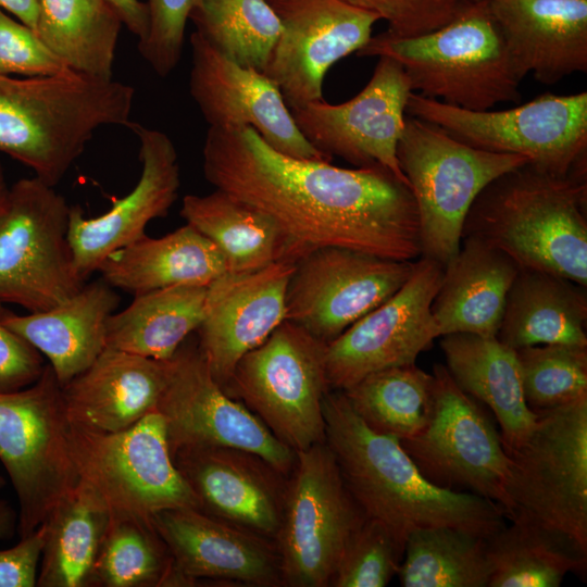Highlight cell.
Listing matches in <instances>:
<instances>
[{
  "label": "cell",
  "instance_id": "f6af8a7d",
  "mask_svg": "<svg viewBox=\"0 0 587 587\" xmlns=\"http://www.w3.org/2000/svg\"><path fill=\"white\" fill-rule=\"evenodd\" d=\"M388 23L389 35L414 37L452 21L470 0H344Z\"/></svg>",
  "mask_w": 587,
  "mask_h": 587
},
{
  "label": "cell",
  "instance_id": "603a6c76",
  "mask_svg": "<svg viewBox=\"0 0 587 587\" xmlns=\"http://www.w3.org/2000/svg\"><path fill=\"white\" fill-rule=\"evenodd\" d=\"M152 523L173 560L168 586L201 578L283 585L278 550L268 538L196 508L161 511Z\"/></svg>",
  "mask_w": 587,
  "mask_h": 587
},
{
  "label": "cell",
  "instance_id": "7402d4cb",
  "mask_svg": "<svg viewBox=\"0 0 587 587\" xmlns=\"http://www.w3.org/2000/svg\"><path fill=\"white\" fill-rule=\"evenodd\" d=\"M295 262L250 272H225L207 287L198 348L225 389L237 362L286 320V291Z\"/></svg>",
  "mask_w": 587,
  "mask_h": 587
},
{
  "label": "cell",
  "instance_id": "52a82bcc",
  "mask_svg": "<svg viewBox=\"0 0 587 587\" xmlns=\"http://www.w3.org/2000/svg\"><path fill=\"white\" fill-rule=\"evenodd\" d=\"M534 412L526 439L508 453L507 519H528L587 553V395Z\"/></svg>",
  "mask_w": 587,
  "mask_h": 587
},
{
  "label": "cell",
  "instance_id": "5b68a950",
  "mask_svg": "<svg viewBox=\"0 0 587 587\" xmlns=\"http://www.w3.org/2000/svg\"><path fill=\"white\" fill-rule=\"evenodd\" d=\"M358 57H388L404 70L413 91L471 111L519 102L517 76L487 0H470L442 27L414 37L372 36Z\"/></svg>",
  "mask_w": 587,
  "mask_h": 587
},
{
  "label": "cell",
  "instance_id": "30bf717a",
  "mask_svg": "<svg viewBox=\"0 0 587 587\" xmlns=\"http://www.w3.org/2000/svg\"><path fill=\"white\" fill-rule=\"evenodd\" d=\"M72 457L79 478L92 487L111 513L151 520L161 511L200 509L177 470L158 410L120 432L71 424Z\"/></svg>",
  "mask_w": 587,
  "mask_h": 587
},
{
  "label": "cell",
  "instance_id": "681fc988",
  "mask_svg": "<svg viewBox=\"0 0 587 587\" xmlns=\"http://www.w3.org/2000/svg\"><path fill=\"white\" fill-rule=\"evenodd\" d=\"M39 0H0V9L30 27L37 25ZM36 33V32H35Z\"/></svg>",
  "mask_w": 587,
  "mask_h": 587
},
{
  "label": "cell",
  "instance_id": "1f68e13d",
  "mask_svg": "<svg viewBox=\"0 0 587 587\" xmlns=\"http://www.w3.org/2000/svg\"><path fill=\"white\" fill-rule=\"evenodd\" d=\"M179 213L218 248L229 272L255 271L280 260L295 262L274 221L225 191L186 195Z\"/></svg>",
  "mask_w": 587,
  "mask_h": 587
},
{
  "label": "cell",
  "instance_id": "cb8c5ba5",
  "mask_svg": "<svg viewBox=\"0 0 587 587\" xmlns=\"http://www.w3.org/2000/svg\"><path fill=\"white\" fill-rule=\"evenodd\" d=\"M172 458L203 512L276 540L288 476L261 457L236 448L188 447Z\"/></svg>",
  "mask_w": 587,
  "mask_h": 587
},
{
  "label": "cell",
  "instance_id": "ac0fdd59",
  "mask_svg": "<svg viewBox=\"0 0 587 587\" xmlns=\"http://www.w3.org/2000/svg\"><path fill=\"white\" fill-rule=\"evenodd\" d=\"M412 91L402 66L378 57L372 77L355 97L339 104L315 100L290 112L302 136L320 152L355 167L382 165L409 184L398 163L397 145Z\"/></svg>",
  "mask_w": 587,
  "mask_h": 587
},
{
  "label": "cell",
  "instance_id": "8fae6325",
  "mask_svg": "<svg viewBox=\"0 0 587 587\" xmlns=\"http://www.w3.org/2000/svg\"><path fill=\"white\" fill-rule=\"evenodd\" d=\"M70 211L66 199L36 176L10 187L0 213L1 303L45 311L84 286L68 241Z\"/></svg>",
  "mask_w": 587,
  "mask_h": 587
},
{
  "label": "cell",
  "instance_id": "816d5d0a",
  "mask_svg": "<svg viewBox=\"0 0 587 587\" xmlns=\"http://www.w3.org/2000/svg\"><path fill=\"white\" fill-rule=\"evenodd\" d=\"M9 190H10V187L8 186V183H7V179H5V174H4L3 167H2V165L0 163V213L2 212V210H3L4 205H5L8 195H9Z\"/></svg>",
  "mask_w": 587,
  "mask_h": 587
},
{
  "label": "cell",
  "instance_id": "c3c4849f",
  "mask_svg": "<svg viewBox=\"0 0 587 587\" xmlns=\"http://www.w3.org/2000/svg\"><path fill=\"white\" fill-rule=\"evenodd\" d=\"M117 13L122 23L141 41L149 27V13L146 2L140 0H105Z\"/></svg>",
  "mask_w": 587,
  "mask_h": 587
},
{
  "label": "cell",
  "instance_id": "f5cc1de1",
  "mask_svg": "<svg viewBox=\"0 0 587 587\" xmlns=\"http://www.w3.org/2000/svg\"><path fill=\"white\" fill-rule=\"evenodd\" d=\"M7 485V480L5 478L3 477V475L0 473V490L2 488H4V486Z\"/></svg>",
  "mask_w": 587,
  "mask_h": 587
},
{
  "label": "cell",
  "instance_id": "bcb514c9",
  "mask_svg": "<svg viewBox=\"0 0 587 587\" xmlns=\"http://www.w3.org/2000/svg\"><path fill=\"white\" fill-rule=\"evenodd\" d=\"M5 312L0 302V392L30 386L41 376L46 366L42 354L4 324Z\"/></svg>",
  "mask_w": 587,
  "mask_h": 587
},
{
  "label": "cell",
  "instance_id": "e0dca14e",
  "mask_svg": "<svg viewBox=\"0 0 587 587\" xmlns=\"http://www.w3.org/2000/svg\"><path fill=\"white\" fill-rule=\"evenodd\" d=\"M442 274L439 262L420 257L412 276L394 296L327 344L330 389L342 391L376 371L416 362L440 337L432 304Z\"/></svg>",
  "mask_w": 587,
  "mask_h": 587
},
{
  "label": "cell",
  "instance_id": "ffe728a7",
  "mask_svg": "<svg viewBox=\"0 0 587 587\" xmlns=\"http://www.w3.org/2000/svg\"><path fill=\"white\" fill-rule=\"evenodd\" d=\"M189 92L210 128L252 127L274 150L332 162L298 129L278 87L262 72L233 62L201 35H190Z\"/></svg>",
  "mask_w": 587,
  "mask_h": 587
},
{
  "label": "cell",
  "instance_id": "277c9868",
  "mask_svg": "<svg viewBox=\"0 0 587 587\" xmlns=\"http://www.w3.org/2000/svg\"><path fill=\"white\" fill-rule=\"evenodd\" d=\"M134 97L127 84L74 71L21 78L0 74V151L54 187L97 129L129 125Z\"/></svg>",
  "mask_w": 587,
  "mask_h": 587
},
{
  "label": "cell",
  "instance_id": "7c38bea8",
  "mask_svg": "<svg viewBox=\"0 0 587 587\" xmlns=\"http://www.w3.org/2000/svg\"><path fill=\"white\" fill-rule=\"evenodd\" d=\"M405 112L469 146L523 155L549 172L566 174L586 162V91L544 93L501 111H471L412 91Z\"/></svg>",
  "mask_w": 587,
  "mask_h": 587
},
{
  "label": "cell",
  "instance_id": "f907efd6",
  "mask_svg": "<svg viewBox=\"0 0 587 587\" xmlns=\"http://www.w3.org/2000/svg\"><path fill=\"white\" fill-rule=\"evenodd\" d=\"M18 514L12 505L0 499V539L7 540L13 537L17 530Z\"/></svg>",
  "mask_w": 587,
  "mask_h": 587
},
{
  "label": "cell",
  "instance_id": "2e32d148",
  "mask_svg": "<svg viewBox=\"0 0 587 587\" xmlns=\"http://www.w3.org/2000/svg\"><path fill=\"white\" fill-rule=\"evenodd\" d=\"M170 363L168 379L157 410L164 420L172 455L188 447L236 448L252 452L283 475H290L296 452L216 383L198 345L185 341Z\"/></svg>",
  "mask_w": 587,
  "mask_h": 587
},
{
  "label": "cell",
  "instance_id": "5bb4252c",
  "mask_svg": "<svg viewBox=\"0 0 587 587\" xmlns=\"http://www.w3.org/2000/svg\"><path fill=\"white\" fill-rule=\"evenodd\" d=\"M276 537L283 585L330 586L341 554L365 519L326 442L296 452Z\"/></svg>",
  "mask_w": 587,
  "mask_h": 587
},
{
  "label": "cell",
  "instance_id": "b9f144b4",
  "mask_svg": "<svg viewBox=\"0 0 587 587\" xmlns=\"http://www.w3.org/2000/svg\"><path fill=\"white\" fill-rule=\"evenodd\" d=\"M403 552L384 525L365 517L349 539L330 586L384 587L398 574Z\"/></svg>",
  "mask_w": 587,
  "mask_h": 587
},
{
  "label": "cell",
  "instance_id": "4fadbf2b",
  "mask_svg": "<svg viewBox=\"0 0 587 587\" xmlns=\"http://www.w3.org/2000/svg\"><path fill=\"white\" fill-rule=\"evenodd\" d=\"M428 422L399 440L421 474L433 485L471 492L499 505L505 517L510 457L500 433L476 399L463 391L446 365L433 366Z\"/></svg>",
  "mask_w": 587,
  "mask_h": 587
},
{
  "label": "cell",
  "instance_id": "3957f363",
  "mask_svg": "<svg viewBox=\"0 0 587 587\" xmlns=\"http://www.w3.org/2000/svg\"><path fill=\"white\" fill-rule=\"evenodd\" d=\"M586 162L558 174L527 162L490 182L465 217L462 238L478 239L520 268L587 286Z\"/></svg>",
  "mask_w": 587,
  "mask_h": 587
},
{
  "label": "cell",
  "instance_id": "d4e9b609",
  "mask_svg": "<svg viewBox=\"0 0 587 587\" xmlns=\"http://www.w3.org/2000/svg\"><path fill=\"white\" fill-rule=\"evenodd\" d=\"M513 67L544 85L587 71V0H487Z\"/></svg>",
  "mask_w": 587,
  "mask_h": 587
},
{
  "label": "cell",
  "instance_id": "6da1fadb",
  "mask_svg": "<svg viewBox=\"0 0 587 587\" xmlns=\"http://www.w3.org/2000/svg\"><path fill=\"white\" fill-rule=\"evenodd\" d=\"M205 179L261 211L285 236L297 262L321 247L414 261L422 255L410 185L382 165L345 168L271 148L252 127L210 128Z\"/></svg>",
  "mask_w": 587,
  "mask_h": 587
},
{
  "label": "cell",
  "instance_id": "7a4b0ae2",
  "mask_svg": "<svg viewBox=\"0 0 587 587\" xmlns=\"http://www.w3.org/2000/svg\"><path fill=\"white\" fill-rule=\"evenodd\" d=\"M323 413L325 442L350 495L365 517L384 525L403 547L422 528L450 526L489 537L505 524L492 501L429 483L399 439L371 429L342 391L325 395Z\"/></svg>",
  "mask_w": 587,
  "mask_h": 587
},
{
  "label": "cell",
  "instance_id": "f546056e",
  "mask_svg": "<svg viewBox=\"0 0 587 587\" xmlns=\"http://www.w3.org/2000/svg\"><path fill=\"white\" fill-rule=\"evenodd\" d=\"M97 272L111 287L136 296L177 285L208 286L227 272V264L218 248L186 223L113 251Z\"/></svg>",
  "mask_w": 587,
  "mask_h": 587
},
{
  "label": "cell",
  "instance_id": "e575fe53",
  "mask_svg": "<svg viewBox=\"0 0 587 587\" xmlns=\"http://www.w3.org/2000/svg\"><path fill=\"white\" fill-rule=\"evenodd\" d=\"M488 587H559L584 575L587 553L571 539L517 516L487 538Z\"/></svg>",
  "mask_w": 587,
  "mask_h": 587
},
{
  "label": "cell",
  "instance_id": "7bdbcfd3",
  "mask_svg": "<svg viewBox=\"0 0 587 587\" xmlns=\"http://www.w3.org/2000/svg\"><path fill=\"white\" fill-rule=\"evenodd\" d=\"M195 0H147L149 27L138 41L141 57L160 76L170 75L180 61L185 29Z\"/></svg>",
  "mask_w": 587,
  "mask_h": 587
},
{
  "label": "cell",
  "instance_id": "ba28073f",
  "mask_svg": "<svg viewBox=\"0 0 587 587\" xmlns=\"http://www.w3.org/2000/svg\"><path fill=\"white\" fill-rule=\"evenodd\" d=\"M63 395L46 364L30 386L0 392V462L18 501L17 533L38 528L80 480Z\"/></svg>",
  "mask_w": 587,
  "mask_h": 587
},
{
  "label": "cell",
  "instance_id": "d6986e66",
  "mask_svg": "<svg viewBox=\"0 0 587 587\" xmlns=\"http://www.w3.org/2000/svg\"><path fill=\"white\" fill-rule=\"evenodd\" d=\"M280 34L263 70L289 110L322 100L327 71L357 53L380 18L344 0H267Z\"/></svg>",
  "mask_w": 587,
  "mask_h": 587
},
{
  "label": "cell",
  "instance_id": "ee69618b",
  "mask_svg": "<svg viewBox=\"0 0 587 587\" xmlns=\"http://www.w3.org/2000/svg\"><path fill=\"white\" fill-rule=\"evenodd\" d=\"M68 71L30 27L0 9V74L34 77Z\"/></svg>",
  "mask_w": 587,
  "mask_h": 587
},
{
  "label": "cell",
  "instance_id": "f1b7e54d",
  "mask_svg": "<svg viewBox=\"0 0 587 587\" xmlns=\"http://www.w3.org/2000/svg\"><path fill=\"white\" fill-rule=\"evenodd\" d=\"M441 337L449 374L463 391L488 407L500 426L507 453L513 451L536 420L524 398L515 350L497 337L464 333Z\"/></svg>",
  "mask_w": 587,
  "mask_h": 587
},
{
  "label": "cell",
  "instance_id": "8992f818",
  "mask_svg": "<svg viewBox=\"0 0 587 587\" xmlns=\"http://www.w3.org/2000/svg\"><path fill=\"white\" fill-rule=\"evenodd\" d=\"M420 221L422 255L444 267L455 257L467 212L495 178L529 160L469 146L427 121L405 116L397 145Z\"/></svg>",
  "mask_w": 587,
  "mask_h": 587
},
{
  "label": "cell",
  "instance_id": "7dc6e473",
  "mask_svg": "<svg viewBox=\"0 0 587 587\" xmlns=\"http://www.w3.org/2000/svg\"><path fill=\"white\" fill-rule=\"evenodd\" d=\"M46 538L47 525L43 522L13 547L0 549V587L37 586Z\"/></svg>",
  "mask_w": 587,
  "mask_h": 587
},
{
  "label": "cell",
  "instance_id": "ab89813d",
  "mask_svg": "<svg viewBox=\"0 0 587 587\" xmlns=\"http://www.w3.org/2000/svg\"><path fill=\"white\" fill-rule=\"evenodd\" d=\"M189 20L218 52L259 72L280 34V22L267 0H195Z\"/></svg>",
  "mask_w": 587,
  "mask_h": 587
},
{
  "label": "cell",
  "instance_id": "9a60e30c",
  "mask_svg": "<svg viewBox=\"0 0 587 587\" xmlns=\"http://www.w3.org/2000/svg\"><path fill=\"white\" fill-rule=\"evenodd\" d=\"M415 266L416 260L316 248L295 264L286 291V320L327 345L394 296Z\"/></svg>",
  "mask_w": 587,
  "mask_h": 587
},
{
  "label": "cell",
  "instance_id": "f35d334b",
  "mask_svg": "<svg viewBox=\"0 0 587 587\" xmlns=\"http://www.w3.org/2000/svg\"><path fill=\"white\" fill-rule=\"evenodd\" d=\"M171 553L151 520L110 512L90 586H168Z\"/></svg>",
  "mask_w": 587,
  "mask_h": 587
},
{
  "label": "cell",
  "instance_id": "74e56055",
  "mask_svg": "<svg viewBox=\"0 0 587 587\" xmlns=\"http://www.w3.org/2000/svg\"><path fill=\"white\" fill-rule=\"evenodd\" d=\"M342 392L371 429L402 440L428 422L433 375L415 363L392 366L366 375Z\"/></svg>",
  "mask_w": 587,
  "mask_h": 587
},
{
  "label": "cell",
  "instance_id": "484cf974",
  "mask_svg": "<svg viewBox=\"0 0 587 587\" xmlns=\"http://www.w3.org/2000/svg\"><path fill=\"white\" fill-rule=\"evenodd\" d=\"M170 367V360L107 347L85 371L62 386L70 423L107 433L133 426L157 409Z\"/></svg>",
  "mask_w": 587,
  "mask_h": 587
},
{
  "label": "cell",
  "instance_id": "d590c367",
  "mask_svg": "<svg viewBox=\"0 0 587 587\" xmlns=\"http://www.w3.org/2000/svg\"><path fill=\"white\" fill-rule=\"evenodd\" d=\"M122 25L105 0H39L35 32L70 70L111 79Z\"/></svg>",
  "mask_w": 587,
  "mask_h": 587
},
{
  "label": "cell",
  "instance_id": "4316f807",
  "mask_svg": "<svg viewBox=\"0 0 587 587\" xmlns=\"http://www.w3.org/2000/svg\"><path fill=\"white\" fill-rule=\"evenodd\" d=\"M120 301L115 288L100 278L51 309L26 315L7 310L3 322L48 359L64 386L107 348V322Z\"/></svg>",
  "mask_w": 587,
  "mask_h": 587
},
{
  "label": "cell",
  "instance_id": "9c48e42d",
  "mask_svg": "<svg viewBox=\"0 0 587 587\" xmlns=\"http://www.w3.org/2000/svg\"><path fill=\"white\" fill-rule=\"evenodd\" d=\"M326 344L285 320L237 362L233 390L295 452L325 441Z\"/></svg>",
  "mask_w": 587,
  "mask_h": 587
},
{
  "label": "cell",
  "instance_id": "8d00e7d4",
  "mask_svg": "<svg viewBox=\"0 0 587 587\" xmlns=\"http://www.w3.org/2000/svg\"><path fill=\"white\" fill-rule=\"evenodd\" d=\"M487 538L437 526L407 539L398 576L403 587H488Z\"/></svg>",
  "mask_w": 587,
  "mask_h": 587
},
{
  "label": "cell",
  "instance_id": "4dcf8cb0",
  "mask_svg": "<svg viewBox=\"0 0 587 587\" xmlns=\"http://www.w3.org/2000/svg\"><path fill=\"white\" fill-rule=\"evenodd\" d=\"M586 324V287L552 273L520 268L497 338L514 350L546 344L587 347Z\"/></svg>",
  "mask_w": 587,
  "mask_h": 587
},
{
  "label": "cell",
  "instance_id": "836d02e7",
  "mask_svg": "<svg viewBox=\"0 0 587 587\" xmlns=\"http://www.w3.org/2000/svg\"><path fill=\"white\" fill-rule=\"evenodd\" d=\"M110 520V510L84 480L45 521L47 538L39 564V587H89Z\"/></svg>",
  "mask_w": 587,
  "mask_h": 587
},
{
  "label": "cell",
  "instance_id": "60d3db41",
  "mask_svg": "<svg viewBox=\"0 0 587 587\" xmlns=\"http://www.w3.org/2000/svg\"><path fill=\"white\" fill-rule=\"evenodd\" d=\"M515 352L530 410L563 405L587 395V347L546 344Z\"/></svg>",
  "mask_w": 587,
  "mask_h": 587
},
{
  "label": "cell",
  "instance_id": "44dd1931",
  "mask_svg": "<svg viewBox=\"0 0 587 587\" xmlns=\"http://www.w3.org/2000/svg\"><path fill=\"white\" fill-rule=\"evenodd\" d=\"M127 127L139 140L137 184L99 216L86 217L79 205H71L68 241L76 274L84 283L110 253L146 235L152 220L166 216L178 196L179 164L170 137L134 122Z\"/></svg>",
  "mask_w": 587,
  "mask_h": 587
},
{
  "label": "cell",
  "instance_id": "83f0119b",
  "mask_svg": "<svg viewBox=\"0 0 587 587\" xmlns=\"http://www.w3.org/2000/svg\"><path fill=\"white\" fill-rule=\"evenodd\" d=\"M519 270L500 250L475 238H462L458 253L444 267L432 304L439 336L464 333L497 337Z\"/></svg>",
  "mask_w": 587,
  "mask_h": 587
},
{
  "label": "cell",
  "instance_id": "d6a6232c",
  "mask_svg": "<svg viewBox=\"0 0 587 587\" xmlns=\"http://www.w3.org/2000/svg\"><path fill=\"white\" fill-rule=\"evenodd\" d=\"M208 286L177 285L134 296L107 322V347L166 361L202 322Z\"/></svg>",
  "mask_w": 587,
  "mask_h": 587
}]
</instances>
